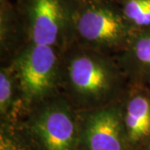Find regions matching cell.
<instances>
[{
  "instance_id": "7",
  "label": "cell",
  "mask_w": 150,
  "mask_h": 150,
  "mask_svg": "<svg viewBox=\"0 0 150 150\" xmlns=\"http://www.w3.org/2000/svg\"><path fill=\"white\" fill-rule=\"evenodd\" d=\"M122 110L126 139L133 144L150 143V86L136 83Z\"/></svg>"
},
{
  "instance_id": "8",
  "label": "cell",
  "mask_w": 150,
  "mask_h": 150,
  "mask_svg": "<svg viewBox=\"0 0 150 150\" xmlns=\"http://www.w3.org/2000/svg\"><path fill=\"white\" fill-rule=\"evenodd\" d=\"M126 63L136 83L150 81V28L136 32L126 47Z\"/></svg>"
},
{
  "instance_id": "2",
  "label": "cell",
  "mask_w": 150,
  "mask_h": 150,
  "mask_svg": "<svg viewBox=\"0 0 150 150\" xmlns=\"http://www.w3.org/2000/svg\"><path fill=\"white\" fill-rule=\"evenodd\" d=\"M55 47L30 43L14 64L18 86L28 104L38 103L50 96L60 78Z\"/></svg>"
},
{
  "instance_id": "9",
  "label": "cell",
  "mask_w": 150,
  "mask_h": 150,
  "mask_svg": "<svg viewBox=\"0 0 150 150\" xmlns=\"http://www.w3.org/2000/svg\"><path fill=\"white\" fill-rule=\"evenodd\" d=\"M125 20L134 32L150 28V0H128L123 8Z\"/></svg>"
},
{
  "instance_id": "13",
  "label": "cell",
  "mask_w": 150,
  "mask_h": 150,
  "mask_svg": "<svg viewBox=\"0 0 150 150\" xmlns=\"http://www.w3.org/2000/svg\"><path fill=\"white\" fill-rule=\"evenodd\" d=\"M148 84H149V85L150 86V81H149V83H148Z\"/></svg>"
},
{
  "instance_id": "11",
  "label": "cell",
  "mask_w": 150,
  "mask_h": 150,
  "mask_svg": "<svg viewBox=\"0 0 150 150\" xmlns=\"http://www.w3.org/2000/svg\"><path fill=\"white\" fill-rule=\"evenodd\" d=\"M0 150H24L21 144L4 129L0 135Z\"/></svg>"
},
{
  "instance_id": "6",
  "label": "cell",
  "mask_w": 150,
  "mask_h": 150,
  "mask_svg": "<svg viewBox=\"0 0 150 150\" xmlns=\"http://www.w3.org/2000/svg\"><path fill=\"white\" fill-rule=\"evenodd\" d=\"M65 15L61 0H31L28 33L31 43L55 47L64 38Z\"/></svg>"
},
{
  "instance_id": "5",
  "label": "cell",
  "mask_w": 150,
  "mask_h": 150,
  "mask_svg": "<svg viewBox=\"0 0 150 150\" xmlns=\"http://www.w3.org/2000/svg\"><path fill=\"white\" fill-rule=\"evenodd\" d=\"M85 143L88 150H123L126 134L122 109L114 106L98 108L85 123Z\"/></svg>"
},
{
  "instance_id": "3",
  "label": "cell",
  "mask_w": 150,
  "mask_h": 150,
  "mask_svg": "<svg viewBox=\"0 0 150 150\" xmlns=\"http://www.w3.org/2000/svg\"><path fill=\"white\" fill-rule=\"evenodd\" d=\"M75 30L92 49L127 47L135 33L124 18L104 8H88L80 13L75 20Z\"/></svg>"
},
{
  "instance_id": "4",
  "label": "cell",
  "mask_w": 150,
  "mask_h": 150,
  "mask_svg": "<svg viewBox=\"0 0 150 150\" xmlns=\"http://www.w3.org/2000/svg\"><path fill=\"white\" fill-rule=\"evenodd\" d=\"M32 130L44 150H75L77 126L69 104L48 101L34 115Z\"/></svg>"
},
{
  "instance_id": "10",
  "label": "cell",
  "mask_w": 150,
  "mask_h": 150,
  "mask_svg": "<svg viewBox=\"0 0 150 150\" xmlns=\"http://www.w3.org/2000/svg\"><path fill=\"white\" fill-rule=\"evenodd\" d=\"M15 74L8 69L0 73V111L2 114L10 112L15 101V88L18 83Z\"/></svg>"
},
{
  "instance_id": "12",
  "label": "cell",
  "mask_w": 150,
  "mask_h": 150,
  "mask_svg": "<svg viewBox=\"0 0 150 150\" xmlns=\"http://www.w3.org/2000/svg\"><path fill=\"white\" fill-rule=\"evenodd\" d=\"M146 150H150V143L148 144V146H147V149H146Z\"/></svg>"
},
{
  "instance_id": "1",
  "label": "cell",
  "mask_w": 150,
  "mask_h": 150,
  "mask_svg": "<svg viewBox=\"0 0 150 150\" xmlns=\"http://www.w3.org/2000/svg\"><path fill=\"white\" fill-rule=\"evenodd\" d=\"M61 77L72 100L82 107H103L120 86L117 66L90 48H79L70 53L64 66L61 65Z\"/></svg>"
}]
</instances>
